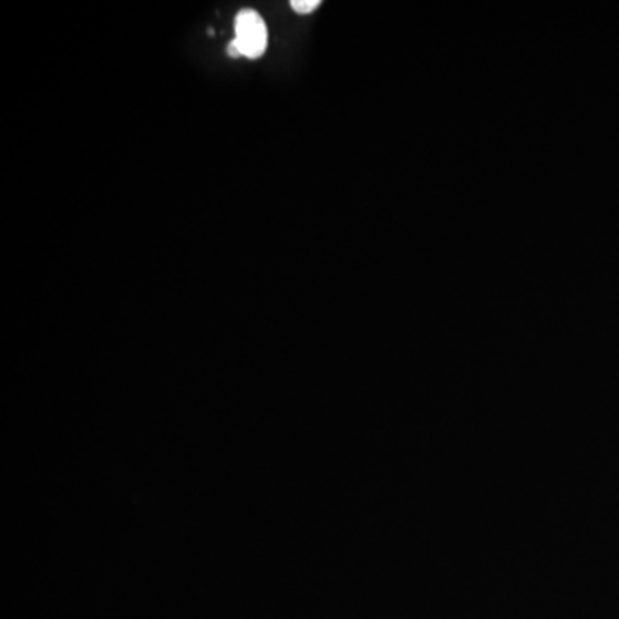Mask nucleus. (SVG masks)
Instances as JSON below:
<instances>
[{
  "instance_id": "obj_3",
  "label": "nucleus",
  "mask_w": 619,
  "mask_h": 619,
  "mask_svg": "<svg viewBox=\"0 0 619 619\" xmlns=\"http://www.w3.org/2000/svg\"><path fill=\"white\" fill-rule=\"evenodd\" d=\"M227 54L231 55L233 59L243 58L241 51H239L238 43H236L235 39H233L231 42H229V45H227Z\"/></svg>"
},
{
  "instance_id": "obj_2",
  "label": "nucleus",
  "mask_w": 619,
  "mask_h": 619,
  "mask_svg": "<svg viewBox=\"0 0 619 619\" xmlns=\"http://www.w3.org/2000/svg\"><path fill=\"white\" fill-rule=\"evenodd\" d=\"M320 6H322L320 0H292L291 2L292 11L301 16L313 14L319 11Z\"/></svg>"
},
{
  "instance_id": "obj_1",
  "label": "nucleus",
  "mask_w": 619,
  "mask_h": 619,
  "mask_svg": "<svg viewBox=\"0 0 619 619\" xmlns=\"http://www.w3.org/2000/svg\"><path fill=\"white\" fill-rule=\"evenodd\" d=\"M235 40L238 43L243 58L260 59L266 52L267 33L266 21L262 16L258 14L254 9H241L236 16L235 21Z\"/></svg>"
}]
</instances>
